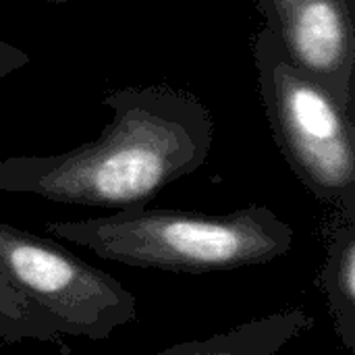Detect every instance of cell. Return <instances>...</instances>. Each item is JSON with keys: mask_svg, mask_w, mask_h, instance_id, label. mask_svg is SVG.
<instances>
[{"mask_svg": "<svg viewBox=\"0 0 355 355\" xmlns=\"http://www.w3.org/2000/svg\"><path fill=\"white\" fill-rule=\"evenodd\" d=\"M287 58L355 112V0H258Z\"/></svg>", "mask_w": 355, "mask_h": 355, "instance_id": "5b68a950", "label": "cell"}, {"mask_svg": "<svg viewBox=\"0 0 355 355\" xmlns=\"http://www.w3.org/2000/svg\"><path fill=\"white\" fill-rule=\"evenodd\" d=\"M312 324L314 318L304 310H285L208 339L173 345L154 355H277Z\"/></svg>", "mask_w": 355, "mask_h": 355, "instance_id": "8992f818", "label": "cell"}, {"mask_svg": "<svg viewBox=\"0 0 355 355\" xmlns=\"http://www.w3.org/2000/svg\"><path fill=\"white\" fill-rule=\"evenodd\" d=\"M29 54L19 48V46H12L8 42H2L0 40V79L27 67L29 64Z\"/></svg>", "mask_w": 355, "mask_h": 355, "instance_id": "9c48e42d", "label": "cell"}, {"mask_svg": "<svg viewBox=\"0 0 355 355\" xmlns=\"http://www.w3.org/2000/svg\"><path fill=\"white\" fill-rule=\"evenodd\" d=\"M256 77L272 139L302 185L355 218V112L302 73L262 23L252 42Z\"/></svg>", "mask_w": 355, "mask_h": 355, "instance_id": "3957f363", "label": "cell"}, {"mask_svg": "<svg viewBox=\"0 0 355 355\" xmlns=\"http://www.w3.org/2000/svg\"><path fill=\"white\" fill-rule=\"evenodd\" d=\"M46 231L133 268L210 275L268 264L293 245V229L266 206L231 214L129 208L110 216L48 223Z\"/></svg>", "mask_w": 355, "mask_h": 355, "instance_id": "7a4b0ae2", "label": "cell"}, {"mask_svg": "<svg viewBox=\"0 0 355 355\" xmlns=\"http://www.w3.org/2000/svg\"><path fill=\"white\" fill-rule=\"evenodd\" d=\"M0 272L42 308L58 335L104 341L137 318V300L116 279L60 243L0 223Z\"/></svg>", "mask_w": 355, "mask_h": 355, "instance_id": "277c9868", "label": "cell"}, {"mask_svg": "<svg viewBox=\"0 0 355 355\" xmlns=\"http://www.w3.org/2000/svg\"><path fill=\"white\" fill-rule=\"evenodd\" d=\"M58 343L54 320L23 293H19L0 272V343L23 341Z\"/></svg>", "mask_w": 355, "mask_h": 355, "instance_id": "ba28073f", "label": "cell"}, {"mask_svg": "<svg viewBox=\"0 0 355 355\" xmlns=\"http://www.w3.org/2000/svg\"><path fill=\"white\" fill-rule=\"evenodd\" d=\"M337 214L339 220L329 233L320 281L335 318L337 335L345 349L355 354V218L343 212Z\"/></svg>", "mask_w": 355, "mask_h": 355, "instance_id": "52a82bcc", "label": "cell"}, {"mask_svg": "<svg viewBox=\"0 0 355 355\" xmlns=\"http://www.w3.org/2000/svg\"><path fill=\"white\" fill-rule=\"evenodd\" d=\"M112 121L92 141L48 156L0 160V191L87 208H144L208 160L214 121L191 92L168 83L104 94Z\"/></svg>", "mask_w": 355, "mask_h": 355, "instance_id": "6da1fadb", "label": "cell"}, {"mask_svg": "<svg viewBox=\"0 0 355 355\" xmlns=\"http://www.w3.org/2000/svg\"><path fill=\"white\" fill-rule=\"evenodd\" d=\"M44 2H50V4H64V2H69V0H44Z\"/></svg>", "mask_w": 355, "mask_h": 355, "instance_id": "30bf717a", "label": "cell"}]
</instances>
